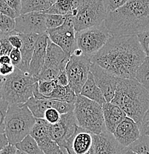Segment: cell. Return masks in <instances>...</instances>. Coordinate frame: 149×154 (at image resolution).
I'll return each mask as SVG.
<instances>
[{
	"instance_id": "obj_1",
	"label": "cell",
	"mask_w": 149,
	"mask_h": 154,
	"mask_svg": "<svg viewBox=\"0 0 149 154\" xmlns=\"http://www.w3.org/2000/svg\"><path fill=\"white\" fill-rule=\"evenodd\" d=\"M146 55L137 35L112 36L103 48L90 57L96 64L118 78L135 79L136 72Z\"/></svg>"
},
{
	"instance_id": "obj_2",
	"label": "cell",
	"mask_w": 149,
	"mask_h": 154,
	"mask_svg": "<svg viewBox=\"0 0 149 154\" xmlns=\"http://www.w3.org/2000/svg\"><path fill=\"white\" fill-rule=\"evenodd\" d=\"M105 25L112 36H132L149 30V0H129L108 13Z\"/></svg>"
},
{
	"instance_id": "obj_3",
	"label": "cell",
	"mask_w": 149,
	"mask_h": 154,
	"mask_svg": "<svg viewBox=\"0 0 149 154\" xmlns=\"http://www.w3.org/2000/svg\"><path fill=\"white\" fill-rule=\"evenodd\" d=\"M110 102L139 125L149 109V91L136 79L118 78L116 93Z\"/></svg>"
},
{
	"instance_id": "obj_4",
	"label": "cell",
	"mask_w": 149,
	"mask_h": 154,
	"mask_svg": "<svg viewBox=\"0 0 149 154\" xmlns=\"http://www.w3.org/2000/svg\"><path fill=\"white\" fill-rule=\"evenodd\" d=\"M38 79L16 67L14 73L3 79L1 98L9 105H23L33 96V85Z\"/></svg>"
},
{
	"instance_id": "obj_5",
	"label": "cell",
	"mask_w": 149,
	"mask_h": 154,
	"mask_svg": "<svg viewBox=\"0 0 149 154\" xmlns=\"http://www.w3.org/2000/svg\"><path fill=\"white\" fill-rule=\"evenodd\" d=\"M36 118L25 104L9 105L5 117V134L12 145L22 142L30 135Z\"/></svg>"
},
{
	"instance_id": "obj_6",
	"label": "cell",
	"mask_w": 149,
	"mask_h": 154,
	"mask_svg": "<svg viewBox=\"0 0 149 154\" xmlns=\"http://www.w3.org/2000/svg\"><path fill=\"white\" fill-rule=\"evenodd\" d=\"M74 105L73 113L78 126L94 135L107 131L102 105L81 95L77 96Z\"/></svg>"
},
{
	"instance_id": "obj_7",
	"label": "cell",
	"mask_w": 149,
	"mask_h": 154,
	"mask_svg": "<svg viewBox=\"0 0 149 154\" xmlns=\"http://www.w3.org/2000/svg\"><path fill=\"white\" fill-rule=\"evenodd\" d=\"M107 14L103 0H79L77 8L71 14L75 30L100 25L105 22Z\"/></svg>"
},
{
	"instance_id": "obj_8",
	"label": "cell",
	"mask_w": 149,
	"mask_h": 154,
	"mask_svg": "<svg viewBox=\"0 0 149 154\" xmlns=\"http://www.w3.org/2000/svg\"><path fill=\"white\" fill-rule=\"evenodd\" d=\"M111 36L104 22L97 26L76 32V45L85 56L91 57L100 51Z\"/></svg>"
},
{
	"instance_id": "obj_9",
	"label": "cell",
	"mask_w": 149,
	"mask_h": 154,
	"mask_svg": "<svg viewBox=\"0 0 149 154\" xmlns=\"http://www.w3.org/2000/svg\"><path fill=\"white\" fill-rule=\"evenodd\" d=\"M91 64V59L87 56H71L65 67L69 81L68 86L77 96L80 94L82 88L87 81Z\"/></svg>"
},
{
	"instance_id": "obj_10",
	"label": "cell",
	"mask_w": 149,
	"mask_h": 154,
	"mask_svg": "<svg viewBox=\"0 0 149 154\" xmlns=\"http://www.w3.org/2000/svg\"><path fill=\"white\" fill-rule=\"evenodd\" d=\"M49 39L62 48L68 57H71L74 50L77 48L76 41V30L71 15L66 16V19L62 26L55 29L48 30Z\"/></svg>"
},
{
	"instance_id": "obj_11",
	"label": "cell",
	"mask_w": 149,
	"mask_h": 154,
	"mask_svg": "<svg viewBox=\"0 0 149 154\" xmlns=\"http://www.w3.org/2000/svg\"><path fill=\"white\" fill-rule=\"evenodd\" d=\"M79 128L74 113L70 112L66 114H62L60 120L57 124L51 125L50 134L53 140L60 146L62 152L68 154L65 150V144L68 139L78 132Z\"/></svg>"
},
{
	"instance_id": "obj_12",
	"label": "cell",
	"mask_w": 149,
	"mask_h": 154,
	"mask_svg": "<svg viewBox=\"0 0 149 154\" xmlns=\"http://www.w3.org/2000/svg\"><path fill=\"white\" fill-rule=\"evenodd\" d=\"M15 31L22 34H42L47 32L45 13L33 12L21 14L15 19Z\"/></svg>"
},
{
	"instance_id": "obj_13",
	"label": "cell",
	"mask_w": 149,
	"mask_h": 154,
	"mask_svg": "<svg viewBox=\"0 0 149 154\" xmlns=\"http://www.w3.org/2000/svg\"><path fill=\"white\" fill-rule=\"evenodd\" d=\"M90 71L94 76L96 84L103 94L107 102H110L116 93L118 77L113 76L96 64L91 63Z\"/></svg>"
},
{
	"instance_id": "obj_14",
	"label": "cell",
	"mask_w": 149,
	"mask_h": 154,
	"mask_svg": "<svg viewBox=\"0 0 149 154\" xmlns=\"http://www.w3.org/2000/svg\"><path fill=\"white\" fill-rule=\"evenodd\" d=\"M113 136L122 146L128 147L141 136L139 125L129 117L126 116L116 127Z\"/></svg>"
},
{
	"instance_id": "obj_15",
	"label": "cell",
	"mask_w": 149,
	"mask_h": 154,
	"mask_svg": "<svg viewBox=\"0 0 149 154\" xmlns=\"http://www.w3.org/2000/svg\"><path fill=\"white\" fill-rule=\"evenodd\" d=\"M93 144L96 154H123L126 149L113 134L107 131L99 134H93Z\"/></svg>"
},
{
	"instance_id": "obj_16",
	"label": "cell",
	"mask_w": 149,
	"mask_h": 154,
	"mask_svg": "<svg viewBox=\"0 0 149 154\" xmlns=\"http://www.w3.org/2000/svg\"><path fill=\"white\" fill-rule=\"evenodd\" d=\"M49 37L47 32L38 35L34 51L30 63L28 73L37 79L44 65Z\"/></svg>"
},
{
	"instance_id": "obj_17",
	"label": "cell",
	"mask_w": 149,
	"mask_h": 154,
	"mask_svg": "<svg viewBox=\"0 0 149 154\" xmlns=\"http://www.w3.org/2000/svg\"><path fill=\"white\" fill-rule=\"evenodd\" d=\"M69 59L70 57L65 54L62 48L48 39L45 60L42 70L46 69H53L60 72L65 70Z\"/></svg>"
},
{
	"instance_id": "obj_18",
	"label": "cell",
	"mask_w": 149,
	"mask_h": 154,
	"mask_svg": "<svg viewBox=\"0 0 149 154\" xmlns=\"http://www.w3.org/2000/svg\"><path fill=\"white\" fill-rule=\"evenodd\" d=\"M104 119L107 131L113 134L116 127L127 116L116 105L111 102H106L102 105Z\"/></svg>"
},
{
	"instance_id": "obj_19",
	"label": "cell",
	"mask_w": 149,
	"mask_h": 154,
	"mask_svg": "<svg viewBox=\"0 0 149 154\" xmlns=\"http://www.w3.org/2000/svg\"><path fill=\"white\" fill-rule=\"evenodd\" d=\"M20 34L22 39V47L20 49L22 60L20 66L18 68L25 73H28L30 61L39 34H34V33H30V34L20 33Z\"/></svg>"
},
{
	"instance_id": "obj_20",
	"label": "cell",
	"mask_w": 149,
	"mask_h": 154,
	"mask_svg": "<svg viewBox=\"0 0 149 154\" xmlns=\"http://www.w3.org/2000/svg\"><path fill=\"white\" fill-rule=\"evenodd\" d=\"M58 100L52 99H38L33 96L25 104L36 119H44L45 113L49 108L57 110Z\"/></svg>"
},
{
	"instance_id": "obj_21",
	"label": "cell",
	"mask_w": 149,
	"mask_h": 154,
	"mask_svg": "<svg viewBox=\"0 0 149 154\" xmlns=\"http://www.w3.org/2000/svg\"><path fill=\"white\" fill-rule=\"evenodd\" d=\"M79 95L85 96V97L88 98L92 101H94L102 106L107 102L102 92L99 89V87L97 86V85L96 84L94 76L91 71L89 72L87 81L85 82L82 88Z\"/></svg>"
},
{
	"instance_id": "obj_22",
	"label": "cell",
	"mask_w": 149,
	"mask_h": 154,
	"mask_svg": "<svg viewBox=\"0 0 149 154\" xmlns=\"http://www.w3.org/2000/svg\"><path fill=\"white\" fill-rule=\"evenodd\" d=\"M93 146V134L80 128L72 142V154H85Z\"/></svg>"
},
{
	"instance_id": "obj_23",
	"label": "cell",
	"mask_w": 149,
	"mask_h": 154,
	"mask_svg": "<svg viewBox=\"0 0 149 154\" xmlns=\"http://www.w3.org/2000/svg\"><path fill=\"white\" fill-rule=\"evenodd\" d=\"M79 0H57L51 8L46 11V14H57V15H71L73 11L77 8Z\"/></svg>"
},
{
	"instance_id": "obj_24",
	"label": "cell",
	"mask_w": 149,
	"mask_h": 154,
	"mask_svg": "<svg viewBox=\"0 0 149 154\" xmlns=\"http://www.w3.org/2000/svg\"><path fill=\"white\" fill-rule=\"evenodd\" d=\"M54 4L47 0H22L21 14L33 12L44 13Z\"/></svg>"
},
{
	"instance_id": "obj_25",
	"label": "cell",
	"mask_w": 149,
	"mask_h": 154,
	"mask_svg": "<svg viewBox=\"0 0 149 154\" xmlns=\"http://www.w3.org/2000/svg\"><path fill=\"white\" fill-rule=\"evenodd\" d=\"M50 127L51 124L45 119H36V123L30 131V136L37 142L43 138L51 136Z\"/></svg>"
},
{
	"instance_id": "obj_26",
	"label": "cell",
	"mask_w": 149,
	"mask_h": 154,
	"mask_svg": "<svg viewBox=\"0 0 149 154\" xmlns=\"http://www.w3.org/2000/svg\"><path fill=\"white\" fill-rule=\"evenodd\" d=\"M17 150H22L28 154H45L40 149L37 142L30 135L27 136L22 142L16 144Z\"/></svg>"
},
{
	"instance_id": "obj_27",
	"label": "cell",
	"mask_w": 149,
	"mask_h": 154,
	"mask_svg": "<svg viewBox=\"0 0 149 154\" xmlns=\"http://www.w3.org/2000/svg\"><path fill=\"white\" fill-rule=\"evenodd\" d=\"M135 79L149 91V57H146L136 72Z\"/></svg>"
},
{
	"instance_id": "obj_28",
	"label": "cell",
	"mask_w": 149,
	"mask_h": 154,
	"mask_svg": "<svg viewBox=\"0 0 149 154\" xmlns=\"http://www.w3.org/2000/svg\"><path fill=\"white\" fill-rule=\"evenodd\" d=\"M36 142L45 154H65L51 136L43 138Z\"/></svg>"
},
{
	"instance_id": "obj_29",
	"label": "cell",
	"mask_w": 149,
	"mask_h": 154,
	"mask_svg": "<svg viewBox=\"0 0 149 154\" xmlns=\"http://www.w3.org/2000/svg\"><path fill=\"white\" fill-rule=\"evenodd\" d=\"M128 147L137 154H149V136L141 135Z\"/></svg>"
},
{
	"instance_id": "obj_30",
	"label": "cell",
	"mask_w": 149,
	"mask_h": 154,
	"mask_svg": "<svg viewBox=\"0 0 149 154\" xmlns=\"http://www.w3.org/2000/svg\"><path fill=\"white\" fill-rule=\"evenodd\" d=\"M65 19L66 16L45 14V24L47 29L51 30L62 26L65 22Z\"/></svg>"
},
{
	"instance_id": "obj_31",
	"label": "cell",
	"mask_w": 149,
	"mask_h": 154,
	"mask_svg": "<svg viewBox=\"0 0 149 154\" xmlns=\"http://www.w3.org/2000/svg\"><path fill=\"white\" fill-rule=\"evenodd\" d=\"M15 19L11 18L8 16L0 14V32L1 33H11L15 30Z\"/></svg>"
},
{
	"instance_id": "obj_32",
	"label": "cell",
	"mask_w": 149,
	"mask_h": 154,
	"mask_svg": "<svg viewBox=\"0 0 149 154\" xmlns=\"http://www.w3.org/2000/svg\"><path fill=\"white\" fill-rule=\"evenodd\" d=\"M8 34L9 33H0V57L5 55L9 56L14 48L8 40Z\"/></svg>"
},
{
	"instance_id": "obj_33",
	"label": "cell",
	"mask_w": 149,
	"mask_h": 154,
	"mask_svg": "<svg viewBox=\"0 0 149 154\" xmlns=\"http://www.w3.org/2000/svg\"><path fill=\"white\" fill-rule=\"evenodd\" d=\"M9 104L7 101L0 98V135L5 134V117L7 114Z\"/></svg>"
},
{
	"instance_id": "obj_34",
	"label": "cell",
	"mask_w": 149,
	"mask_h": 154,
	"mask_svg": "<svg viewBox=\"0 0 149 154\" xmlns=\"http://www.w3.org/2000/svg\"><path fill=\"white\" fill-rule=\"evenodd\" d=\"M62 114L54 108H49L45 113L44 119L51 125L57 124L60 120Z\"/></svg>"
},
{
	"instance_id": "obj_35",
	"label": "cell",
	"mask_w": 149,
	"mask_h": 154,
	"mask_svg": "<svg viewBox=\"0 0 149 154\" xmlns=\"http://www.w3.org/2000/svg\"><path fill=\"white\" fill-rule=\"evenodd\" d=\"M129 0H103L104 5L107 13L117 10L127 3Z\"/></svg>"
},
{
	"instance_id": "obj_36",
	"label": "cell",
	"mask_w": 149,
	"mask_h": 154,
	"mask_svg": "<svg viewBox=\"0 0 149 154\" xmlns=\"http://www.w3.org/2000/svg\"><path fill=\"white\" fill-rule=\"evenodd\" d=\"M141 47L146 57H149V30L137 35Z\"/></svg>"
},
{
	"instance_id": "obj_37",
	"label": "cell",
	"mask_w": 149,
	"mask_h": 154,
	"mask_svg": "<svg viewBox=\"0 0 149 154\" xmlns=\"http://www.w3.org/2000/svg\"><path fill=\"white\" fill-rule=\"evenodd\" d=\"M8 40L14 48L21 49L22 47V39L20 34L15 30L11 32L8 34Z\"/></svg>"
},
{
	"instance_id": "obj_38",
	"label": "cell",
	"mask_w": 149,
	"mask_h": 154,
	"mask_svg": "<svg viewBox=\"0 0 149 154\" xmlns=\"http://www.w3.org/2000/svg\"><path fill=\"white\" fill-rule=\"evenodd\" d=\"M0 14H2L4 15L8 16L11 18L16 19L18 17L17 14L4 0H0Z\"/></svg>"
},
{
	"instance_id": "obj_39",
	"label": "cell",
	"mask_w": 149,
	"mask_h": 154,
	"mask_svg": "<svg viewBox=\"0 0 149 154\" xmlns=\"http://www.w3.org/2000/svg\"><path fill=\"white\" fill-rule=\"evenodd\" d=\"M9 57H10L11 59V63H12V65L15 67L18 68L20 66L22 60V54H21L20 50L17 49V48H13Z\"/></svg>"
},
{
	"instance_id": "obj_40",
	"label": "cell",
	"mask_w": 149,
	"mask_h": 154,
	"mask_svg": "<svg viewBox=\"0 0 149 154\" xmlns=\"http://www.w3.org/2000/svg\"><path fill=\"white\" fill-rule=\"evenodd\" d=\"M139 128L141 135L149 136V109L145 113L141 123L139 125Z\"/></svg>"
},
{
	"instance_id": "obj_41",
	"label": "cell",
	"mask_w": 149,
	"mask_h": 154,
	"mask_svg": "<svg viewBox=\"0 0 149 154\" xmlns=\"http://www.w3.org/2000/svg\"><path fill=\"white\" fill-rule=\"evenodd\" d=\"M4 1L15 11L18 17L21 15L22 0H4Z\"/></svg>"
},
{
	"instance_id": "obj_42",
	"label": "cell",
	"mask_w": 149,
	"mask_h": 154,
	"mask_svg": "<svg viewBox=\"0 0 149 154\" xmlns=\"http://www.w3.org/2000/svg\"><path fill=\"white\" fill-rule=\"evenodd\" d=\"M16 67L12 65H0V76L3 78L10 76L12 74L15 70Z\"/></svg>"
},
{
	"instance_id": "obj_43",
	"label": "cell",
	"mask_w": 149,
	"mask_h": 154,
	"mask_svg": "<svg viewBox=\"0 0 149 154\" xmlns=\"http://www.w3.org/2000/svg\"><path fill=\"white\" fill-rule=\"evenodd\" d=\"M55 80L57 82V84L60 85L63 87L68 86V85H69L68 77V75H67L66 70H62V71H60Z\"/></svg>"
},
{
	"instance_id": "obj_44",
	"label": "cell",
	"mask_w": 149,
	"mask_h": 154,
	"mask_svg": "<svg viewBox=\"0 0 149 154\" xmlns=\"http://www.w3.org/2000/svg\"><path fill=\"white\" fill-rule=\"evenodd\" d=\"M17 148L15 145L8 144L3 148L0 154H17Z\"/></svg>"
},
{
	"instance_id": "obj_45",
	"label": "cell",
	"mask_w": 149,
	"mask_h": 154,
	"mask_svg": "<svg viewBox=\"0 0 149 154\" xmlns=\"http://www.w3.org/2000/svg\"><path fill=\"white\" fill-rule=\"evenodd\" d=\"M8 144V141L5 134H4L0 135V153H1V151L3 150V148Z\"/></svg>"
},
{
	"instance_id": "obj_46",
	"label": "cell",
	"mask_w": 149,
	"mask_h": 154,
	"mask_svg": "<svg viewBox=\"0 0 149 154\" xmlns=\"http://www.w3.org/2000/svg\"><path fill=\"white\" fill-rule=\"evenodd\" d=\"M11 63V59L8 55L2 56L0 57V65H10Z\"/></svg>"
},
{
	"instance_id": "obj_47",
	"label": "cell",
	"mask_w": 149,
	"mask_h": 154,
	"mask_svg": "<svg viewBox=\"0 0 149 154\" xmlns=\"http://www.w3.org/2000/svg\"><path fill=\"white\" fill-rule=\"evenodd\" d=\"M123 154H137V153H134V151H132L131 150H130L129 147H126V149H125L124 153H123Z\"/></svg>"
},
{
	"instance_id": "obj_48",
	"label": "cell",
	"mask_w": 149,
	"mask_h": 154,
	"mask_svg": "<svg viewBox=\"0 0 149 154\" xmlns=\"http://www.w3.org/2000/svg\"><path fill=\"white\" fill-rule=\"evenodd\" d=\"M85 154H96L95 153V150H94V144H93V146H92V147H91V148Z\"/></svg>"
},
{
	"instance_id": "obj_49",
	"label": "cell",
	"mask_w": 149,
	"mask_h": 154,
	"mask_svg": "<svg viewBox=\"0 0 149 154\" xmlns=\"http://www.w3.org/2000/svg\"><path fill=\"white\" fill-rule=\"evenodd\" d=\"M3 85V79L0 80V98H1V94H2V89Z\"/></svg>"
},
{
	"instance_id": "obj_50",
	"label": "cell",
	"mask_w": 149,
	"mask_h": 154,
	"mask_svg": "<svg viewBox=\"0 0 149 154\" xmlns=\"http://www.w3.org/2000/svg\"><path fill=\"white\" fill-rule=\"evenodd\" d=\"M17 154H28L26 153H25V152L22 151V150H17Z\"/></svg>"
},
{
	"instance_id": "obj_51",
	"label": "cell",
	"mask_w": 149,
	"mask_h": 154,
	"mask_svg": "<svg viewBox=\"0 0 149 154\" xmlns=\"http://www.w3.org/2000/svg\"><path fill=\"white\" fill-rule=\"evenodd\" d=\"M47 1H49V2H53V3H54L56 1H57V0H47Z\"/></svg>"
},
{
	"instance_id": "obj_52",
	"label": "cell",
	"mask_w": 149,
	"mask_h": 154,
	"mask_svg": "<svg viewBox=\"0 0 149 154\" xmlns=\"http://www.w3.org/2000/svg\"><path fill=\"white\" fill-rule=\"evenodd\" d=\"M3 79H4V78H3V77H2L1 76H0V80H2Z\"/></svg>"
},
{
	"instance_id": "obj_53",
	"label": "cell",
	"mask_w": 149,
	"mask_h": 154,
	"mask_svg": "<svg viewBox=\"0 0 149 154\" xmlns=\"http://www.w3.org/2000/svg\"><path fill=\"white\" fill-rule=\"evenodd\" d=\"M0 33H1V32H0Z\"/></svg>"
}]
</instances>
